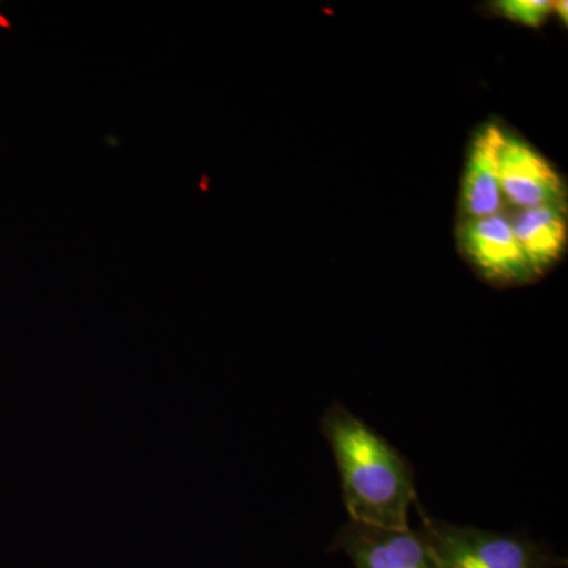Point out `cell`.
Here are the masks:
<instances>
[{
	"instance_id": "3",
	"label": "cell",
	"mask_w": 568,
	"mask_h": 568,
	"mask_svg": "<svg viewBox=\"0 0 568 568\" xmlns=\"http://www.w3.org/2000/svg\"><path fill=\"white\" fill-rule=\"evenodd\" d=\"M355 568H440L420 530L384 529L347 521L334 538Z\"/></svg>"
},
{
	"instance_id": "6",
	"label": "cell",
	"mask_w": 568,
	"mask_h": 568,
	"mask_svg": "<svg viewBox=\"0 0 568 568\" xmlns=\"http://www.w3.org/2000/svg\"><path fill=\"white\" fill-rule=\"evenodd\" d=\"M506 134L496 123H489L474 138L462 185V207L467 220L503 211L499 164Z\"/></svg>"
},
{
	"instance_id": "1",
	"label": "cell",
	"mask_w": 568,
	"mask_h": 568,
	"mask_svg": "<svg viewBox=\"0 0 568 568\" xmlns=\"http://www.w3.org/2000/svg\"><path fill=\"white\" fill-rule=\"evenodd\" d=\"M321 432L338 466L349 521L409 528V508L418 504L409 462L342 403L324 410Z\"/></svg>"
},
{
	"instance_id": "2",
	"label": "cell",
	"mask_w": 568,
	"mask_h": 568,
	"mask_svg": "<svg viewBox=\"0 0 568 568\" xmlns=\"http://www.w3.org/2000/svg\"><path fill=\"white\" fill-rule=\"evenodd\" d=\"M420 532L440 568H560L566 560L544 545L518 536L429 518L417 504Z\"/></svg>"
},
{
	"instance_id": "5",
	"label": "cell",
	"mask_w": 568,
	"mask_h": 568,
	"mask_svg": "<svg viewBox=\"0 0 568 568\" xmlns=\"http://www.w3.org/2000/svg\"><path fill=\"white\" fill-rule=\"evenodd\" d=\"M500 192L515 207L562 205L564 183L545 156L518 138L504 141L499 164Z\"/></svg>"
},
{
	"instance_id": "8",
	"label": "cell",
	"mask_w": 568,
	"mask_h": 568,
	"mask_svg": "<svg viewBox=\"0 0 568 568\" xmlns=\"http://www.w3.org/2000/svg\"><path fill=\"white\" fill-rule=\"evenodd\" d=\"M496 10L506 20L537 28L547 20L549 11L552 10V2L549 0H500V2H496Z\"/></svg>"
},
{
	"instance_id": "4",
	"label": "cell",
	"mask_w": 568,
	"mask_h": 568,
	"mask_svg": "<svg viewBox=\"0 0 568 568\" xmlns=\"http://www.w3.org/2000/svg\"><path fill=\"white\" fill-rule=\"evenodd\" d=\"M459 237L466 256L488 282L517 284L536 278L511 230L510 219L503 212L466 220Z\"/></svg>"
},
{
	"instance_id": "7",
	"label": "cell",
	"mask_w": 568,
	"mask_h": 568,
	"mask_svg": "<svg viewBox=\"0 0 568 568\" xmlns=\"http://www.w3.org/2000/svg\"><path fill=\"white\" fill-rule=\"evenodd\" d=\"M510 224L534 276L544 274L559 260L567 242L562 205L523 209Z\"/></svg>"
},
{
	"instance_id": "9",
	"label": "cell",
	"mask_w": 568,
	"mask_h": 568,
	"mask_svg": "<svg viewBox=\"0 0 568 568\" xmlns=\"http://www.w3.org/2000/svg\"><path fill=\"white\" fill-rule=\"evenodd\" d=\"M552 10H558L560 18L567 22V2L552 3Z\"/></svg>"
}]
</instances>
